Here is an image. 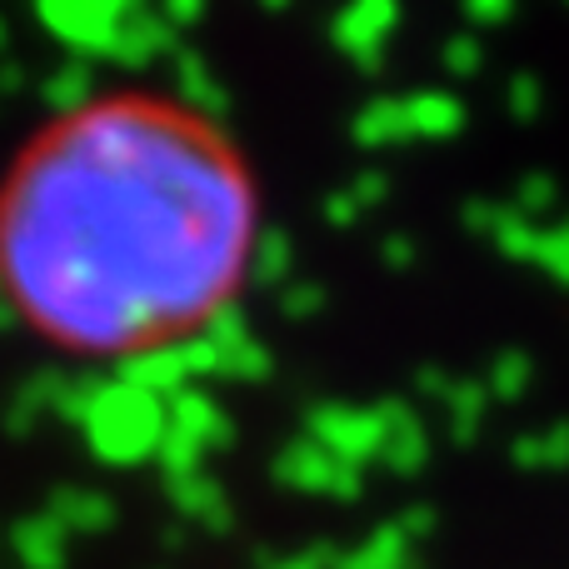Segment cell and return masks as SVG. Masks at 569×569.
Segmentation results:
<instances>
[{"label": "cell", "mask_w": 569, "mask_h": 569, "mask_svg": "<svg viewBox=\"0 0 569 569\" xmlns=\"http://www.w3.org/2000/svg\"><path fill=\"white\" fill-rule=\"evenodd\" d=\"M260 186L216 116L106 90L50 116L0 176V300L66 360H146L240 300Z\"/></svg>", "instance_id": "cell-1"}]
</instances>
